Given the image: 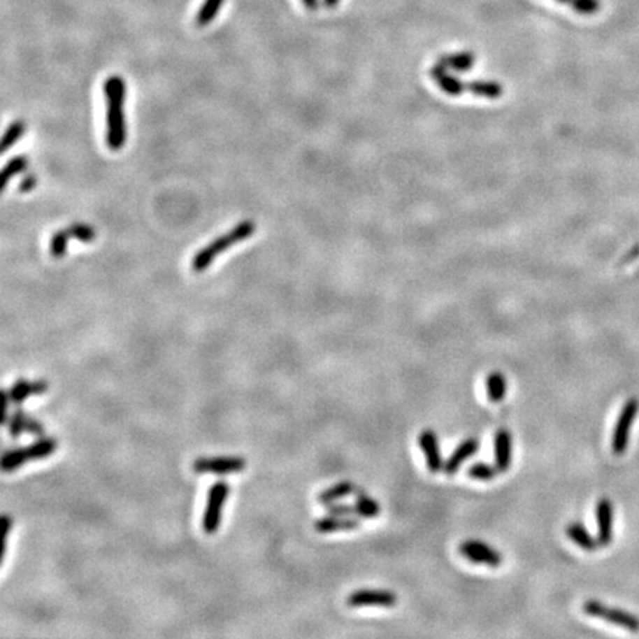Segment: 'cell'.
<instances>
[{
  "label": "cell",
  "instance_id": "1",
  "mask_svg": "<svg viewBox=\"0 0 639 639\" xmlns=\"http://www.w3.org/2000/svg\"><path fill=\"white\" fill-rule=\"evenodd\" d=\"M102 89H104L107 101V145L113 151H119L126 143L124 79L120 78V76H111L104 82Z\"/></svg>",
  "mask_w": 639,
  "mask_h": 639
},
{
  "label": "cell",
  "instance_id": "2",
  "mask_svg": "<svg viewBox=\"0 0 639 639\" xmlns=\"http://www.w3.org/2000/svg\"><path fill=\"white\" fill-rule=\"evenodd\" d=\"M254 229H257V225H254L253 221H243L237 227H234L229 233L222 234L221 237L213 240L206 247H203L194 254L193 265H191L193 270L196 273L204 271L218 254L237 245V243L249 238L254 233Z\"/></svg>",
  "mask_w": 639,
  "mask_h": 639
},
{
  "label": "cell",
  "instance_id": "3",
  "mask_svg": "<svg viewBox=\"0 0 639 639\" xmlns=\"http://www.w3.org/2000/svg\"><path fill=\"white\" fill-rule=\"evenodd\" d=\"M229 494V484L225 480L215 481L208 493V502L206 509H204L201 527L203 531L212 536L218 531L222 519V508L228 499Z\"/></svg>",
  "mask_w": 639,
  "mask_h": 639
},
{
  "label": "cell",
  "instance_id": "4",
  "mask_svg": "<svg viewBox=\"0 0 639 639\" xmlns=\"http://www.w3.org/2000/svg\"><path fill=\"white\" fill-rule=\"evenodd\" d=\"M638 412H639V401L636 399L628 400L623 405L622 412L619 415V419L616 422L615 432H612V440H611V449L615 454L620 456L626 452V449H628L631 429H632L633 420H635Z\"/></svg>",
  "mask_w": 639,
  "mask_h": 639
},
{
  "label": "cell",
  "instance_id": "5",
  "mask_svg": "<svg viewBox=\"0 0 639 639\" xmlns=\"http://www.w3.org/2000/svg\"><path fill=\"white\" fill-rule=\"evenodd\" d=\"M246 468V459L241 456H213V457H197L193 462V471L196 474H212V475H228L236 474Z\"/></svg>",
  "mask_w": 639,
  "mask_h": 639
},
{
  "label": "cell",
  "instance_id": "6",
  "mask_svg": "<svg viewBox=\"0 0 639 639\" xmlns=\"http://www.w3.org/2000/svg\"><path fill=\"white\" fill-rule=\"evenodd\" d=\"M583 611L587 616L604 619L610 623H615L631 632H639V619L628 611L619 608H611L595 599H587L583 604Z\"/></svg>",
  "mask_w": 639,
  "mask_h": 639
},
{
  "label": "cell",
  "instance_id": "7",
  "mask_svg": "<svg viewBox=\"0 0 639 639\" xmlns=\"http://www.w3.org/2000/svg\"><path fill=\"white\" fill-rule=\"evenodd\" d=\"M459 552L468 561L475 564H485L490 567H499L502 564V554L490 547L487 543L480 540H466L459 545Z\"/></svg>",
  "mask_w": 639,
  "mask_h": 639
},
{
  "label": "cell",
  "instance_id": "8",
  "mask_svg": "<svg viewBox=\"0 0 639 639\" xmlns=\"http://www.w3.org/2000/svg\"><path fill=\"white\" fill-rule=\"evenodd\" d=\"M397 595L391 591H376V589H360L352 592L347 604L348 607H385L391 608L397 604Z\"/></svg>",
  "mask_w": 639,
  "mask_h": 639
},
{
  "label": "cell",
  "instance_id": "9",
  "mask_svg": "<svg viewBox=\"0 0 639 639\" xmlns=\"http://www.w3.org/2000/svg\"><path fill=\"white\" fill-rule=\"evenodd\" d=\"M48 389H49V383L46 380H43V379L29 382L27 379L21 378L6 391H8L10 403L15 404V405H20L25 400L30 399L31 395H42Z\"/></svg>",
  "mask_w": 639,
  "mask_h": 639
},
{
  "label": "cell",
  "instance_id": "10",
  "mask_svg": "<svg viewBox=\"0 0 639 639\" xmlns=\"http://www.w3.org/2000/svg\"><path fill=\"white\" fill-rule=\"evenodd\" d=\"M419 445L422 452L425 454L426 459V465L431 472H438L444 468V462L441 457V450H440V443L437 438V433L426 429L419 436Z\"/></svg>",
  "mask_w": 639,
  "mask_h": 639
},
{
  "label": "cell",
  "instance_id": "11",
  "mask_svg": "<svg viewBox=\"0 0 639 639\" xmlns=\"http://www.w3.org/2000/svg\"><path fill=\"white\" fill-rule=\"evenodd\" d=\"M494 459L496 468L506 472L512 465V433L508 429H499L494 436Z\"/></svg>",
  "mask_w": 639,
  "mask_h": 639
},
{
  "label": "cell",
  "instance_id": "12",
  "mask_svg": "<svg viewBox=\"0 0 639 639\" xmlns=\"http://www.w3.org/2000/svg\"><path fill=\"white\" fill-rule=\"evenodd\" d=\"M360 527V521L357 518H352L351 515H333V514H327L323 518H318L314 522V529L318 533H335V531H342V530H355Z\"/></svg>",
  "mask_w": 639,
  "mask_h": 639
},
{
  "label": "cell",
  "instance_id": "13",
  "mask_svg": "<svg viewBox=\"0 0 639 639\" xmlns=\"http://www.w3.org/2000/svg\"><path fill=\"white\" fill-rule=\"evenodd\" d=\"M598 542L601 546H608L612 539V505L608 499H601L596 505Z\"/></svg>",
  "mask_w": 639,
  "mask_h": 639
},
{
  "label": "cell",
  "instance_id": "14",
  "mask_svg": "<svg viewBox=\"0 0 639 639\" xmlns=\"http://www.w3.org/2000/svg\"><path fill=\"white\" fill-rule=\"evenodd\" d=\"M478 447L480 443L477 438H468L460 443L456 447V450L452 453V456L444 462V471L449 475L456 474L457 469L462 466L471 456H474L477 453Z\"/></svg>",
  "mask_w": 639,
  "mask_h": 639
},
{
  "label": "cell",
  "instance_id": "15",
  "mask_svg": "<svg viewBox=\"0 0 639 639\" xmlns=\"http://www.w3.org/2000/svg\"><path fill=\"white\" fill-rule=\"evenodd\" d=\"M566 533L574 543L580 546L582 549H584V551H595L598 546H601L598 539H595L594 536L586 530L583 524H579V522L570 524V526L566 529Z\"/></svg>",
  "mask_w": 639,
  "mask_h": 639
},
{
  "label": "cell",
  "instance_id": "16",
  "mask_svg": "<svg viewBox=\"0 0 639 639\" xmlns=\"http://www.w3.org/2000/svg\"><path fill=\"white\" fill-rule=\"evenodd\" d=\"M354 490H355L354 482H351V481H340V482L331 485V487H329V489H326V490H323L322 493H320L318 497H317V502L329 506L331 503H336L338 501H340L342 497L350 496L351 493H354Z\"/></svg>",
  "mask_w": 639,
  "mask_h": 639
},
{
  "label": "cell",
  "instance_id": "17",
  "mask_svg": "<svg viewBox=\"0 0 639 639\" xmlns=\"http://www.w3.org/2000/svg\"><path fill=\"white\" fill-rule=\"evenodd\" d=\"M29 460L30 457L27 453V447H15V449H9L3 453L0 468H2L5 474H10V472H15L21 466H24Z\"/></svg>",
  "mask_w": 639,
  "mask_h": 639
},
{
  "label": "cell",
  "instance_id": "18",
  "mask_svg": "<svg viewBox=\"0 0 639 639\" xmlns=\"http://www.w3.org/2000/svg\"><path fill=\"white\" fill-rule=\"evenodd\" d=\"M58 449V441L54 437H37L30 445H27V453L30 460H42L52 456Z\"/></svg>",
  "mask_w": 639,
  "mask_h": 639
},
{
  "label": "cell",
  "instance_id": "19",
  "mask_svg": "<svg viewBox=\"0 0 639 639\" xmlns=\"http://www.w3.org/2000/svg\"><path fill=\"white\" fill-rule=\"evenodd\" d=\"M489 400L493 403H501L506 395V378L501 372H491L485 379Z\"/></svg>",
  "mask_w": 639,
  "mask_h": 639
},
{
  "label": "cell",
  "instance_id": "20",
  "mask_svg": "<svg viewBox=\"0 0 639 639\" xmlns=\"http://www.w3.org/2000/svg\"><path fill=\"white\" fill-rule=\"evenodd\" d=\"M224 2L225 0H204L196 15V24L199 27H206L208 24H210L218 15Z\"/></svg>",
  "mask_w": 639,
  "mask_h": 639
},
{
  "label": "cell",
  "instance_id": "21",
  "mask_svg": "<svg viewBox=\"0 0 639 639\" xmlns=\"http://www.w3.org/2000/svg\"><path fill=\"white\" fill-rule=\"evenodd\" d=\"M27 166H29V159L25 156H17L14 159H10L2 171V176H0V189L5 191L8 182L10 181V178H14L15 175L24 172L25 169H27Z\"/></svg>",
  "mask_w": 639,
  "mask_h": 639
},
{
  "label": "cell",
  "instance_id": "22",
  "mask_svg": "<svg viewBox=\"0 0 639 639\" xmlns=\"http://www.w3.org/2000/svg\"><path fill=\"white\" fill-rule=\"evenodd\" d=\"M355 512L357 515L364 517V518H375L380 514V505L373 501L370 496L366 494H359L355 499Z\"/></svg>",
  "mask_w": 639,
  "mask_h": 639
},
{
  "label": "cell",
  "instance_id": "23",
  "mask_svg": "<svg viewBox=\"0 0 639 639\" xmlns=\"http://www.w3.org/2000/svg\"><path fill=\"white\" fill-rule=\"evenodd\" d=\"M25 129H27V124L22 120H15L14 123H10L9 127L6 129L3 139H2V152H5L14 147L17 144V141L25 134Z\"/></svg>",
  "mask_w": 639,
  "mask_h": 639
},
{
  "label": "cell",
  "instance_id": "24",
  "mask_svg": "<svg viewBox=\"0 0 639 639\" xmlns=\"http://www.w3.org/2000/svg\"><path fill=\"white\" fill-rule=\"evenodd\" d=\"M25 415H27V413H25L22 408H15V410L9 415L5 426L8 428L9 437L12 440H18L21 437V433L25 432V429H24Z\"/></svg>",
  "mask_w": 639,
  "mask_h": 639
},
{
  "label": "cell",
  "instance_id": "25",
  "mask_svg": "<svg viewBox=\"0 0 639 639\" xmlns=\"http://www.w3.org/2000/svg\"><path fill=\"white\" fill-rule=\"evenodd\" d=\"M555 2L568 5L582 15H594L601 9L599 0H555Z\"/></svg>",
  "mask_w": 639,
  "mask_h": 639
},
{
  "label": "cell",
  "instance_id": "26",
  "mask_svg": "<svg viewBox=\"0 0 639 639\" xmlns=\"http://www.w3.org/2000/svg\"><path fill=\"white\" fill-rule=\"evenodd\" d=\"M499 472L501 471L497 469L496 466H491V465L484 464V462H478V464H474L468 469V475L471 478H474V480L489 481V480H493L497 474H499Z\"/></svg>",
  "mask_w": 639,
  "mask_h": 639
},
{
  "label": "cell",
  "instance_id": "27",
  "mask_svg": "<svg viewBox=\"0 0 639 639\" xmlns=\"http://www.w3.org/2000/svg\"><path fill=\"white\" fill-rule=\"evenodd\" d=\"M70 234L67 229H61V231H57L52 238H50V254L54 258H61L66 254L67 252V245L70 240Z\"/></svg>",
  "mask_w": 639,
  "mask_h": 639
},
{
  "label": "cell",
  "instance_id": "28",
  "mask_svg": "<svg viewBox=\"0 0 639 639\" xmlns=\"http://www.w3.org/2000/svg\"><path fill=\"white\" fill-rule=\"evenodd\" d=\"M67 231L71 238H76L83 243H91L96 238V231L86 224H73L67 228Z\"/></svg>",
  "mask_w": 639,
  "mask_h": 639
},
{
  "label": "cell",
  "instance_id": "29",
  "mask_svg": "<svg viewBox=\"0 0 639 639\" xmlns=\"http://www.w3.org/2000/svg\"><path fill=\"white\" fill-rule=\"evenodd\" d=\"M24 429H25V432L30 433V436H33V437H43L45 436V426H43L42 422L31 417L30 415H25Z\"/></svg>",
  "mask_w": 639,
  "mask_h": 639
},
{
  "label": "cell",
  "instance_id": "30",
  "mask_svg": "<svg viewBox=\"0 0 639 639\" xmlns=\"http://www.w3.org/2000/svg\"><path fill=\"white\" fill-rule=\"evenodd\" d=\"M327 514L333 515H352L355 512L354 505H342V503H331L327 506Z\"/></svg>",
  "mask_w": 639,
  "mask_h": 639
},
{
  "label": "cell",
  "instance_id": "31",
  "mask_svg": "<svg viewBox=\"0 0 639 639\" xmlns=\"http://www.w3.org/2000/svg\"><path fill=\"white\" fill-rule=\"evenodd\" d=\"M12 527H14V519H12V517H9L8 514H5L2 517V531H3V557L6 554V540H8V536L12 530Z\"/></svg>",
  "mask_w": 639,
  "mask_h": 639
},
{
  "label": "cell",
  "instance_id": "32",
  "mask_svg": "<svg viewBox=\"0 0 639 639\" xmlns=\"http://www.w3.org/2000/svg\"><path fill=\"white\" fill-rule=\"evenodd\" d=\"M36 185H37V176L27 175L20 184V193H29V191H31Z\"/></svg>",
  "mask_w": 639,
  "mask_h": 639
},
{
  "label": "cell",
  "instance_id": "33",
  "mask_svg": "<svg viewBox=\"0 0 639 639\" xmlns=\"http://www.w3.org/2000/svg\"><path fill=\"white\" fill-rule=\"evenodd\" d=\"M639 258V245L635 246L628 254H626V258H624V262H632L633 259Z\"/></svg>",
  "mask_w": 639,
  "mask_h": 639
},
{
  "label": "cell",
  "instance_id": "34",
  "mask_svg": "<svg viewBox=\"0 0 639 639\" xmlns=\"http://www.w3.org/2000/svg\"><path fill=\"white\" fill-rule=\"evenodd\" d=\"M302 3L305 8H308L310 10H315L320 6V0H302Z\"/></svg>",
  "mask_w": 639,
  "mask_h": 639
},
{
  "label": "cell",
  "instance_id": "35",
  "mask_svg": "<svg viewBox=\"0 0 639 639\" xmlns=\"http://www.w3.org/2000/svg\"><path fill=\"white\" fill-rule=\"evenodd\" d=\"M338 3H339V0H323V5L327 8H335V6H338Z\"/></svg>",
  "mask_w": 639,
  "mask_h": 639
}]
</instances>
